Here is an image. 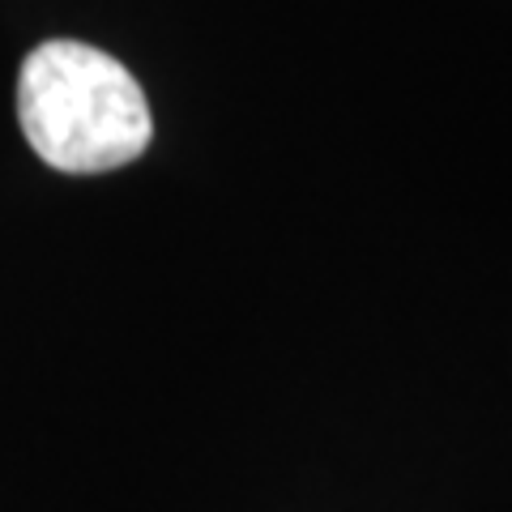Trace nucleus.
Wrapping results in <instances>:
<instances>
[{"label": "nucleus", "mask_w": 512, "mask_h": 512, "mask_svg": "<svg viewBox=\"0 0 512 512\" xmlns=\"http://www.w3.org/2000/svg\"><path fill=\"white\" fill-rule=\"evenodd\" d=\"M18 124L52 171L103 175L146 154L150 103L116 56L77 39H47L22 60Z\"/></svg>", "instance_id": "obj_1"}]
</instances>
